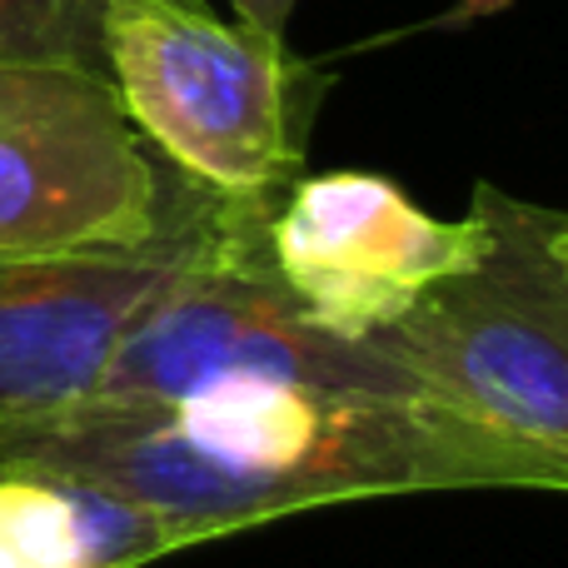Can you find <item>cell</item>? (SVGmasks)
<instances>
[{"label":"cell","instance_id":"8","mask_svg":"<svg viewBox=\"0 0 568 568\" xmlns=\"http://www.w3.org/2000/svg\"><path fill=\"white\" fill-rule=\"evenodd\" d=\"M175 549L155 514L115 494L0 469V568H145Z\"/></svg>","mask_w":568,"mask_h":568},{"label":"cell","instance_id":"11","mask_svg":"<svg viewBox=\"0 0 568 568\" xmlns=\"http://www.w3.org/2000/svg\"><path fill=\"white\" fill-rule=\"evenodd\" d=\"M554 250H559V265L568 275V210H559V230H554Z\"/></svg>","mask_w":568,"mask_h":568},{"label":"cell","instance_id":"2","mask_svg":"<svg viewBox=\"0 0 568 568\" xmlns=\"http://www.w3.org/2000/svg\"><path fill=\"white\" fill-rule=\"evenodd\" d=\"M479 250L374 334L424 399L519 454L539 494H568V275L559 210L474 185Z\"/></svg>","mask_w":568,"mask_h":568},{"label":"cell","instance_id":"5","mask_svg":"<svg viewBox=\"0 0 568 568\" xmlns=\"http://www.w3.org/2000/svg\"><path fill=\"white\" fill-rule=\"evenodd\" d=\"M170 195L105 70L0 60V255L145 245Z\"/></svg>","mask_w":568,"mask_h":568},{"label":"cell","instance_id":"7","mask_svg":"<svg viewBox=\"0 0 568 568\" xmlns=\"http://www.w3.org/2000/svg\"><path fill=\"white\" fill-rule=\"evenodd\" d=\"M215 205L175 175L170 215L145 245L0 255V419L85 399L140 310L200 245Z\"/></svg>","mask_w":568,"mask_h":568},{"label":"cell","instance_id":"10","mask_svg":"<svg viewBox=\"0 0 568 568\" xmlns=\"http://www.w3.org/2000/svg\"><path fill=\"white\" fill-rule=\"evenodd\" d=\"M294 6H300V0H230L240 26L265 30V36H284V30H290Z\"/></svg>","mask_w":568,"mask_h":568},{"label":"cell","instance_id":"4","mask_svg":"<svg viewBox=\"0 0 568 568\" xmlns=\"http://www.w3.org/2000/svg\"><path fill=\"white\" fill-rule=\"evenodd\" d=\"M270 215L215 205L200 245L140 310L90 394L190 399L225 384H290L424 404V389L379 344L324 329L294 300L265 245Z\"/></svg>","mask_w":568,"mask_h":568},{"label":"cell","instance_id":"6","mask_svg":"<svg viewBox=\"0 0 568 568\" xmlns=\"http://www.w3.org/2000/svg\"><path fill=\"white\" fill-rule=\"evenodd\" d=\"M290 294L344 339H374L479 250L474 215L439 220L389 175H300L265 225Z\"/></svg>","mask_w":568,"mask_h":568},{"label":"cell","instance_id":"3","mask_svg":"<svg viewBox=\"0 0 568 568\" xmlns=\"http://www.w3.org/2000/svg\"><path fill=\"white\" fill-rule=\"evenodd\" d=\"M105 75L130 125L185 185L235 210H275L304 175L324 75L205 0H110Z\"/></svg>","mask_w":568,"mask_h":568},{"label":"cell","instance_id":"1","mask_svg":"<svg viewBox=\"0 0 568 568\" xmlns=\"http://www.w3.org/2000/svg\"><path fill=\"white\" fill-rule=\"evenodd\" d=\"M0 469L55 474L155 514L180 549L284 514L399 494L534 489V469L439 404L225 384L0 419Z\"/></svg>","mask_w":568,"mask_h":568},{"label":"cell","instance_id":"9","mask_svg":"<svg viewBox=\"0 0 568 568\" xmlns=\"http://www.w3.org/2000/svg\"><path fill=\"white\" fill-rule=\"evenodd\" d=\"M110 0H0V60L105 70Z\"/></svg>","mask_w":568,"mask_h":568}]
</instances>
